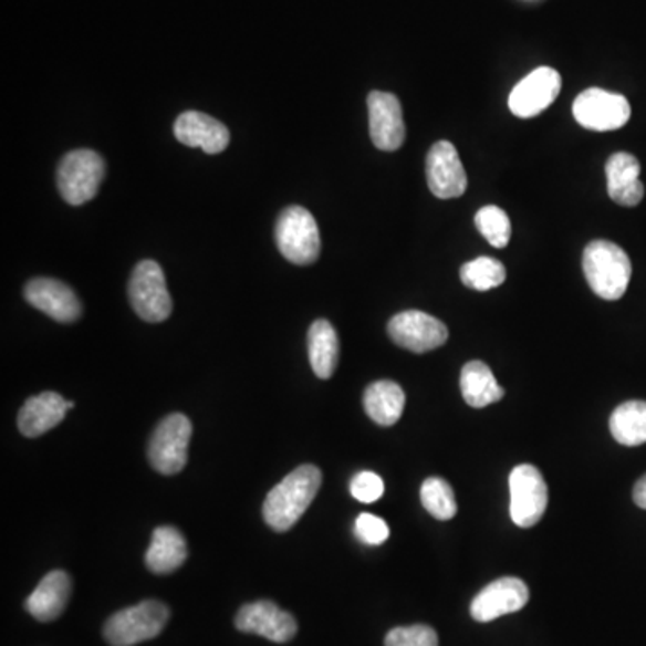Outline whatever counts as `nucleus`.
Here are the masks:
<instances>
[{"label":"nucleus","instance_id":"16","mask_svg":"<svg viewBox=\"0 0 646 646\" xmlns=\"http://www.w3.org/2000/svg\"><path fill=\"white\" fill-rule=\"evenodd\" d=\"M24 296L29 304L60 323L76 322L83 313L80 299L71 285L49 277L29 281L24 288Z\"/></svg>","mask_w":646,"mask_h":646},{"label":"nucleus","instance_id":"28","mask_svg":"<svg viewBox=\"0 0 646 646\" xmlns=\"http://www.w3.org/2000/svg\"><path fill=\"white\" fill-rule=\"evenodd\" d=\"M476 227L487 241L496 248H504L512 236V225L509 215L496 205H487L476 212Z\"/></svg>","mask_w":646,"mask_h":646},{"label":"nucleus","instance_id":"10","mask_svg":"<svg viewBox=\"0 0 646 646\" xmlns=\"http://www.w3.org/2000/svg\"><path fill=\"white\" fill-rule=\"evenodd\" d=\"M392 342L415 354L442 347L449 337L446 323L423 311H403L388 322Z\"/></svg>","mask_w":646,"mask_h":646},{"label":"nucleus","instance_id":"32","mask_svg":"<svg viewBox=\"0 0 646 646\" xmlns=\"http://www.w3.org/2000/svg\"><path fill=\"white\" fill-rule=\"evenodd\" d=\"M633 498L639 509L646 510V475L634 485Z\"/></svg>","mask_w":646,"mask_h":646},{"label":"nucleus","instance_id":"6","mask_svg":"<svg viewBox=\"0 0 646 646\" xmlns=\"http://www.w3.org/2000/svg\"><path fill=\"white\" fill-rule=\"evenodd\" d=\"M129 304L144 322L158 323L169 319L173 300L167 291L160 264L152 259L138 262L128 284Z\"/></svg>","mask_w":646,"mask_h":646},{"label":"nucleus","instance_id":"15","mask_svg":"<svg viewBox=\"0 0 646 646\" xmlns=\"http://www.w3.org/2000/svg\"><path fill=\"white\" fill-rule=\"evenodd\" d=\"M372 143L381 152H397L406 138L403 108L397 95L374 91L368 94Z\"/></svg>","mask_w":646,"mask_h":646},{"label":"nucleus","instance_id":"29","mask_svg":"<svg viewBox=\"0 0 646 646\" xmlns=\"http://www.w3.org/2000/svg\"><path fill=\"white\" fill-rule=\"evenodd\" d=\"M385 646H438V636L428 625L397 627L386 634Z\"/></svg>","mask_w":646,"mask_h":646},{"label":"nucleus","instance_id":"3","mask_svg":"<svg viewBox=\"0 0 646 646\" xmlns=\"http://www.w3.org/2000/svg\"><path fill=\"white\" fill-rule=\"evenodd\" d=\"M169 622V608L157 600L123 608L105 623V639L112 646H135L155 639Z\"/></svg>","mask_w":646,"mask_h":646},{"label":"nucleus","instance_id":"24","mask_svg":"<svg viewBox=\"0 0 646 646\" xmlns=\"http://www.w3.org/2000/svg\"><path fill=\"white\" fill-rule=\"evenodd\" d=\"M460 388L463 399L472 408H485L503 399L504 390L483 362H469L461 368Z\"/></svg>","mask_w":646,"mask_h":646},{"label":"nucleus","instance_id":"17","mask_svg":"<svg viewBox=\"0 0 646 646\" xmlns=\"http://www.w3.org/2000/svg\"><path fill=\"white\" fill-rule=\"evenodd\" d=\"M175 137L189 148H201L209 155L223 153L230 143V132L223 123L201 112H184L175 121Z\"/></svg>","mask_w":646,"mask_h":646},{"label":"nucleus","instance_id":"22","mask_svg":"<svg viewBox=\"0 0 646 646\" xmlns=\"http://www.w3.org/2000/svg\"><path fill=\"white\" fill-rule=\"evenodd\" d=\"M404 404H406V395L394 381H376L363 394L366 415L385 428L399 423Z\"/></svg>","mask_w":646,"mask_h":646},{"label":"nucleus","instance_id":"8","mask_svg":"<svg viewBox=\"0 0 646 646\" xmlns=\"http://www.w3.org/2000/svg\"><path fill=\"white\" fill-rule=\"evenodd\" d=\"M510 518L521 528L541 521L548 507V485L538 467L523 463L510 472Z\"/></svg>","mask_w":646,"mask_h":646},{"label":"nucleus","instance_id":"5","mask_svg":"<svg viewBox=\"0 0 646 646\" xmlns=\"http://www.w3.org/2000/svg\"><path fill=\"white\" fill-rule=\"evenodd\" d=\"M105 160L92 149H76L62 158L58 166V189L63 200L83 205L94 200L105 178Z\"/></svg>","mask_w":646,"mask_h":646},{"label":"nucleus","instance_id":"25","mask_svg":"<svg viewBox=\"0 0 646 646\" xmlns=\"http://www.w3.org/2000/svg\"><path fill=\"white\" fill-rule=\"evenodd\" d=\"M614 440L636 447L646 442V400H628L614 409L608 420Z\"/></svg>","mask_w":646,"mask_h":646},{"label":"nucleus","instance_id":"30","mask_svg":"<svg viewBox=\"0 0 646 646\" xmlns=\"http://www.w3.org/2000/svg\"><path fill=\"white\" fill-rule=\"evenodd\" d=\"M354 533L366 546H379L386 539L390 538V528L377 515L360 513V518L354 524Z\"/></svg>","mask_w":646,"mask_h":646},{"label":"nucleus","instance_id":"18","mask_svg":"<svg viewBox=\"0 0 646 646\" xmlns=\"http://www.w3.org/2000/svg\"><path fill=\"white\" fill-rule=\"evenodd\" d=\"M76 404L63 399L56 392H43L25 400L19 411V429L24 437H42L43 433L51 431L62 423L69 409Z\"/></svg>","mask_w":646,"mask_h":646},{"label":"nucleus","instance_id":"19","mask_svg":"<svg viewBox=\"0 0 646 646\" xmlns=\"http://www.w3.org/2000/svg\"><path fill=\"white\" fill-rule=\"evenodd\" d=\"M607 175V192L611 200L623 207H636L645 196L642 166L631 153H614L605 166Z\"/></svg>","mask_w":646,"mask_h":646},{"label":"nucleus","instance_id":"12","mask_svg":"<svg viewBox=\"0 0 646 646\" xmlns=\"http://www.w3.org/2000/svg\"><path fill=\"white\" fill-rule=\"evenodd\" d=\"M236 627L241 633L267 637L273 643L291 642L299 631L295 616L270 600L242 605L236 616Z\"/></svg>","mask_w":646,"mask_h":646},{"label":"nucleus","instance_id":"23","mask_svg":"<svg viewBox=\"0 0 646 646\" xmlns=\"http://www.w3.org/2000/svg\"><path fill=\"white\" fill-rule=\"evenodd\" d=\"M308 351L313 372L320 379H329L336 372L340 360V340L327 320H316L308 333Z\"/></svg>","mask_w":646,"mask_h":646},{"label":"nucleus","instance_id":"13","mask_svg":"<svg viewBox=\"0 0 646 646\" xmlns=\"http://www.w3.org/2000/svg\"><path fill=\"white\" fill-rule=\"evenodd\" d=\"M426 176L433 195L440 200L460 198L467 189V175L451 143L438 140L426 158Z\"/></svg>","mask_w":646,"mask_h":646},{"label":"nucleus","instance_id":"11","mask_svg":"<svg viewBox=\"0 0 646 646\" xmlns=\"http://www.w3.org/2000/svg\"><path fill=\"white\" fill-rule=\"evenodd\" d=\"M562 77L555 69L539 67L519 81L510 92L509 108L515 117L530 119L555 103L561 94Z\"/></svg>","mask_w":646,"mask_h":646},{"label":"nucleus","instance_id":"4","mask_svg":"<svg viewBox=\"0 0 646 646\" xmlns=\"http://www.w3.org/2000/svg\"><path fill=\"white\" fill-rule=\"evenodd\" d=\"M275 241L279 252L299 267L313 264L322 248L316 219L310 210L299 205L282 210L277 219Z\"/></svg>","mask_w":646,"mask_h":646},{"label":"nucleus","instance_id":"1","mask_svg":"<svg viewBox=\"0 0 646 646\" xmlns=\"http://www.w3.org/2000/svg\"><path fill=\"white\" fill-rule=\"evenodd\" d=\"M322 487V471L300 466L270 490L262 504V518L275 532H288L299 523Z\"/></svg>","mask_w":646,"mask_h":646},{"label":"nucleus","instance_id":"26","mask_svg":"<svg viewBox=\"0 0 646 646\" xmlns=\"http://www.w3.org/2000/svg\"><path fill=\"white\" fill-rule=\"evenodd\" d=\"M460 279L471 290H494L507 281V268L494 257H478L460 268Z\"/></svg>","mask_w":646,"mask_h":646},{"label":"nucleus","instance_id":"9","mask_svg":"<svg viewBox=\"0 0 646 646\" xmlns=\"http://www.w3.org/2000/svg\"><path fill=\"white\" fill-rule=\"evenodd\" d=\"M631 105L627 97L604 88H587L576 95L573 115L576 123L593 132H613L631 121Z\"/></svg>","mask_w":646,"mask_h":646},{"label":"nucleus","instance_id":"2","mask_svg":"<svg viewBox=\"0 0 646 646\" xmlns=\"http://www.w3.org/2000/svg\"><path fill=\"white\" fill-rule=\"evenodd\" d=\"M582 268L591 290L604 300L622 299L633 277V264L627 252L616 242L604 239L591 241L585 247Z\"/></svg>","mask_w":646,"mask_h":646},{"label":"nucleus","instance_id":"7","mask_svg":"<svg viewBox=\"0 0 646 646\" xmlns=\"http://www.w3.org/2000/svg\"><path fill=\"white\" fill-rule=\"evenodd\" d=\"M192 437V424L184 414L162 418L149 438L148 458L155 471L173 476L187 466V449Z\"/></svg>","mask_w":646,"mask_h":646},{"label":"nucleus","instance_id":"31","mask_svg":"<svg viewBox=\"0 0 646 646\" xmlns=\"http://www.w3.org/2000/svg\"><path fill=\"white\" fill-rule=\"evenodd\" d=\"M351 494L360 503H376L385 494V481L376 472H360L352 478Z\"/></svg>","mask_w":646,"mask_h":646},{"label":"nucleus","instance_id":"27","mask_svg":"<svg viewBox=\"0 0 646 646\" xmlns=\"http://www.w3.org/2000/svg\"><path fill=\"white\" fill-rule=\"evenodd\" d=\"M420 501H423L424 509L428 510L433 518L440 519V521H449L457 515V498H455L452 487L437 476L424 481L423 489H420Z\"/></svg>","mask_w":646,"mask_h":646},{"label":"nucleus","instance_id":"14","mask_svg":"<svg viewBox=\"0 0 646 646\" xmlns=\"http://www.w3.org/2000/svg\"><path fill=\"white\" fill-rule=\"evenodd\" d=\"M530 600V591L523 580L504 576L487 585L472 600L471 614L476 622L489 623L504 614L518 613Z\"/></svg>","mask_w":646,"mask_h":646},{"label":"nucleus","instance_id":"21","mask_svg":"<svg viewBox=\"0 0 646 646\" xmlns=\"http://www.w3.org/2000/svg\"><path fill=\"white\" fill-rule=\"evenodd\" d=\"M187 561V542L175 527H158L146 552V565L155 575H169Z\"/></svg>","mask_w":646,"mask_h":646},{"label":"nucleus","instance_id":"20","mask_svg":"<svg viewBox=\"0 0 646 646\" xmlns=\"http://www.w3.org/2000/svg\"><path fill=\"white\" fill-rule=\"evenodd\" d=\"M71 591V576L65 571H51L29 594L25 611L39 622H54L67 607Z\"/></svg>","mask_w":646,"mask_h":646}]
</instances>
